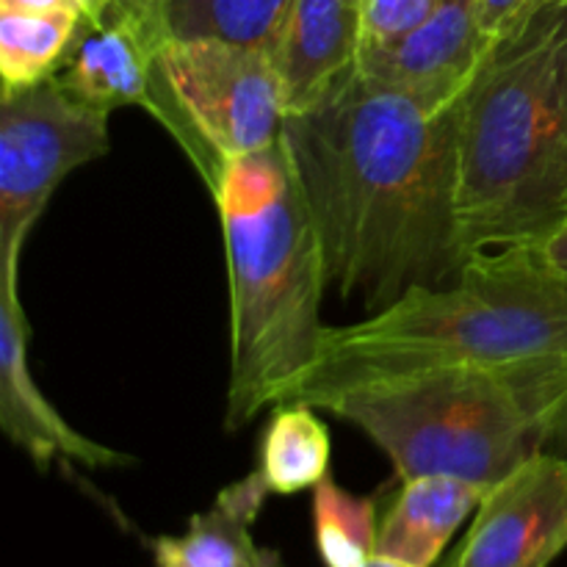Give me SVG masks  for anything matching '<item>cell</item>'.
Here are the masks:
<instances>
[{"mask_svg": "<svg viewBox=\"0 0 567 567\" xmlns=\"http://www.w3.org/2000/svg\"><path fill=\"white\" fill-rule=\"evenodd\" d=\"M437 0H363L360 9V50L382 48L430 17Z\"/></svg>", "mask_w": 567, "mask_h": 567, "instance_id": "cell-18", "label": "cell"}, {"mask_svg": "<svg viewBox=\"0 0 567 567\" xmlns=\"http://www.w3.org/2000/svg\"><path fill=\"white\" fill-rule=\"evenodd\" d=\"M567 548V457L537 452L491 487L449 567H551Z\"/></svg>", "mask_w": 567, "mask_h": 567, "instance_id": "cell-8", "label": "cell"}, {"mask_svg": "<svg viewBox=\"0 0 567 567\" xmlns=\"http://www.w3.org/2000/svg\"><path fill=\"white\" fill-rule=\"evenodd\" d=\"M230 282L227 430L293 402L319 352L330 291L319 230L286 147L238 155L214 183Z\"/></svg>", "mask_w": 567, "mask_h": 567, "instance_id": "cell-3", "label": "cell"}, {"mask_svg": "<svg viewBox=\"0 0 567 567\" xmlns=\"http://www.w3.org/2000/svg\"><path fill=\"white\" fill-rule=\"evenodd\" d=\"M457 208L468 258L567 216V0H529L487 37L457 97Z\"/></svg>", "mask_w": 567, "mask_h": 567, "instance_id": "cell-2", "label": "cell"}, {"mask_svg": "<svg viewBox=\"0 0 567 567\" xmlns=\"http://www.w3.org/2000/svg\"><path fill=\"white\" fill-rule=\"evenodd\" d=\"M377 502L343 491L332 476L313 487L316 548L324 567H358L377 554Z\"/></svg>", "mask_w": 567, "mask_h": 567, "instance_id": "cell-17", "label": "cell"}, {"mask_svg": "<svg viewBox=\"0 0 567 567\" xmlns=\"http://www.w3.org/2000/svg\"><path fill=\"white\" fill-rule=\"evenodd\" d=\"M125 6V0H0V9L20 11H70L81 17L86 25L103 22L111 11Z\"/></svg>", "mask_w": 567, "mask_h": 567, "instance_id": "cell-19", "label": "cell"}, {"mask_svg": "<svg viewBox=\"0 0 567 567\" xmlns=\"http://www.w3.org/2000/svg\"><path fill=\"white\" fill-rule=\"evenodd\" d=\"M567 393V352L507 365H457L369 382L321 410L358 426L402 482L454 476L491 491L543 452Z\"/></svg>", "mask_w": 567, "mask_h": 567, "instance_id": "cell-5", "label": "cell"}, {"mask_svg": "<svg viewBox=\"0 0 567 567\" xmlns=\"http://www.w3.org/2000/svg\"><path fill=\"white\" fill-rule=\"evenodd\" d=\"M125 3H127V0H125Z\"/></svg>", "mask_w": 567, "mask_h": 567, "instance_id": "cell-25", "label": "cell"}, {"mask_svg": "<svg viewBox=\"0 0 567 567\" xmlns=\"http://www.w3.org/2000/svg\"><path fill=\"white\" fill-rule=\"evenodd\" d=\"M567 352V282L529 249L471 255L457 280L421 286L347 327H324L293 402L321 410L369 382Z\"/></svg>", "mask_w": 567, "mask_h": 567, "instance_id": "cell-4", "label": "cell"}, {"mask_svg": "<svg viewBox=\"0 0 567 567\" xmlns=\"http://www.w3.org/2000/svg\"><path fill=\"white\" fill-rule=\"evenodd\" d=\"M86 22L70 11L0 9V81L3 92L37 86L61 72Z\"/></svg>", "mask_w": 567, "mask_h": 567, "instance_id": "cell-16", "label": "cell"}, {"mask_svg": "<svg viewBox=\"0 0 567 567\" xmlns=\"http://www.w3.org/2000/svg\"><path fill=\"white\" fill-rule=\"evenodd\" d=\"M360 9L354 0H293L277 44V70L286 83L288 114L313 103L358 61Z\"/></svg>", "mask_w": 567, "mask_h": 567, "instance_id": "cell-11", "label": "cell"}, {"mask_svg": "<svg viewBox=\"0 0 567 567\" xmlns=\"http://www.w3.org/2000/svg\"><path fill=\"white\" fill-rule=\"evenodd\" d=\"M255 471L275 496L313 491L330 476V432L316 408L286 402L271 410Z\"/></svg>", "mask_w": 567, "mask_h": 567, "instance_id": "cell-15", "label": "cell"}, {"mask_svg": "<svg viewBox=\"0 0 567 567\" xmlns=\"http://www.w3.org/2000/svg\"><path fill=\"white\" fill-rule=\"evenodd\" d=\"M354 3H358V9H363V0H354Z\"/></svg>", "mask_w": 567, "mask_h": 567, "instance_id": "cell-24", "label": "cell"}, {"mask_svg": "<svg viewBox=\"0 0 567 567\" xmlns=\"http://www.w3.org/2000/svg\"><path fill=\"white\" fill-rule=\"evenodd\" d=\"M158 42L221 39L277 53L293 0H127Z\"/></svg>", "mask_w": 567, "mask_h": 567, "instance_id": "cell-14", "label": "cell"}, {"mask_svg": "<svg viewBox=\"0 0 567 567\" xmlns=\"http://www.w3.org/2000/svg\"><path fill=\"white\" fill-rule=\"evenodd\" d=\"M524 249H529V255L543 269L567 282V216L546 238H540V241Z\"/></svg>", "mask_w": 567, "mask_h": 567, "instance_id": "cell-20", "label": "cell"}, {"mask_svg": "<svg viewBox=\"0 0 567 567\" xmlns=\"http://www.w3.org/2000/svg\"><path fill=\"white\" fill-rule=\"evenodd\" d=\"M476 3H480L482 33H485V39H487V37H493L498 28L507 25V22L513 20V17L518 14V11L524 9L529 0H476Z\"/></svg>", "mask_w": 567, "mask_h": 567, "instance_id": "cell-21", "label": "cell"}, {"mask_svg": "<svg viewBox=\"0 0 567 567\" xmlns=\"http://www.w3.org/2000/svg\"><path fill=\"white\" fill-rule=\"evenodd\" d=\"M269 487L252 471L216 496L208 513H197L183 535L155 537L158 567H282L275 551L252 540V524L264 509Z\"/></svg>", "mask_w": 567, "mask_h": 567, "instance_id": "cell-12", "label": "cell"}, {"mask_svg": "<svg viewBox=\"0 0 567 567\" xmlns=\"http://www.w3.org/2000/svg\"><path fill=\"white\" fill-rule=\"evenodd\" d=\"M158 70L175 114L169 133L208 188L225 161L280 142L288 97L271 50L221 39H166Z\"/></svg>", "mask_w": 567, "mask_h": 567, "instance_id": "cell-6", "label": "cell"}, {"mask_svg": "<svg viewBox=\"0 0 567 567\" xmlns=\"http://www.w3.org/2000/svg\"><path fill=\"white\" fill-rule=\"evenodd\" d=\"M22 249L0 255V426L17 449L37 463L39 471L55 460L81 463L86 468L131 465V454L103 446L78 432L33 382L28 365V327L20 299Z\"/></svg>", "mask_w": 567, "mask_h": 567, "instance_id": "cell-9", "label": "cell"}, {"mask_svg": "<svg viewBox=\"0 0 567 567\" xmlns=\"http://www.w3.org/2000/svg\"><path fill=\"white\" fill-rule=\"evenodd\" d=\"M543 452L567 457V393L557 402L546 421V437H543Z\"/></svg>", "mask_w": 567, "mask_h": 567, "instance_id": "cell-22", "label": "cell"}, {"mask_svg": "<svg viewBox=\"0 0 567 567\" xmlns=\"http://www.w3.org/2000/svg\"><path fill=\"white\" fill-rule=\"evenodd\" d=\"M161 42L147 22L120 6L103 22L83 25L55 81L75 100L100 111L136 105L172 131L169 94L158 70Z\"/></svg>", "mask_w": 567, "mask_h": 567, "instance_id": "cell-10", "label": "cell"}, {"mask_svg": "<svg viewBox=\"0 0 567 567\" xmlns=\"http://www.w3.org/2000/svg\"><path fill=\"white\" fill-rule=\"evenodd\" d=\"M358 567H415V565L402 563V559L385 557V554H374V557H369L363 565H358Z\"/></svg>", "mask_w": 567, "mask_h": 567, "instance_id": "cell-23", "label": "cell"}, {"mask_svg": "<svg viewBox=\"0 0 567 567\" xmlns=\"http://www.w3.org/2000/svg\"><path fill=\"white\" fill-rule=\"evenodd\" d=\"M485 487L454 476H415L402 482L377 529V554L415 567H435L468 515L480 509Z\"/></svg>", "mask_w": 567, "mask_h": 567, "instance_id": "cell-13", "label": "cell"}, {"mask_svg": "<svg viewBox=\"0 0 567 567\" xmlns=\"http://www.w3.org/2000/svg\"><path fill=\"white\" fill-rule=\"evenodd\" d=\"M324 249L327 282L369 313L468 260L457 208V100L430 103L358 64L280 136Z\"/></svg>", "mask_w": 567, "mask_h": 567, "instance_id": "cell-1", "label": "cell"}, {"mask_svg": "<svg viewBox=\"0 0 567 567\" xmlns=\"http://www.w3.org/2000/svg\"><path fill=\"white\" fill-rule=\"evenodd\" d=\"M109 111L55 78L0 94V255L22 249L55 188L111 150Z\"/></svg>", "mask_w": 567, "mask_h": 567, "instance_id": "cell-7", "label": "cell"}]
</instances>
